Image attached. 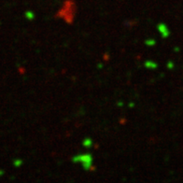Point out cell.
Returning a JSON list of instances; mask_svg holds the SVG:
<instances>
[{"label": "cell", "mask_w": 183, "mask_h": 183, "mask_svg": "<svg viewBox=\"0 0 183 183\" xmlns=\"http://www.w3.org/2000/svg\"><path fill=\"white\" fill-rule=\"evenodd\" d=\"M158 30L162 34L163 38H167L168 36H169V30H168L167 26L165 24H160L158 25Z\"/></svg>", "instance_id": "6da1fadb"}, {"label": "cell", "mask_w": 183, "mask_h": 183, "mask_svg": "<svg viewBox=\"0 0 183 183\" xmlns=\"http://www.w3.org/2000/svg\"><path fill=\"white\" fill-rule=\"evenodd\" d=\"M168 67H169V68H173V67H174V64H173L172 62L168 63Z\"/></svg>", "instance_id": "7a4b0ae2"}]
</instances>
